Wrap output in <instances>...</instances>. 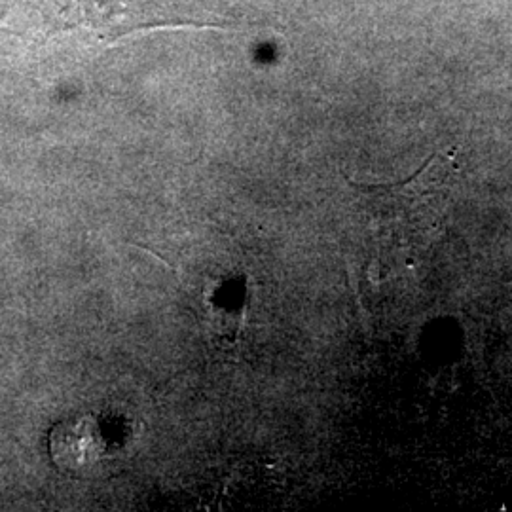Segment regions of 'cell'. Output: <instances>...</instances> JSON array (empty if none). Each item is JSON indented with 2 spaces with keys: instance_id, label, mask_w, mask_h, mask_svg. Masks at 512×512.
<instances>
[{
  "instance_id": "cell-1",
  "label": "cell",
  "mask_w": 512,
  "mask_h": 512,
  "mask_svg": "<svg viewBox=\"0 0 512 512\" xmlns=\"http://www.w3.org/2000/svg\"><path fill=\"white\" fill-rule=\"evenodd\" d=\"M50 33L82 31L114 42L129 33L154 27H220L230 29L226 0H23Z\"/></svg>"
},
{
  "instance_id": "cell-2",
  "label": "cell",
  "mask_w": 512,
  "mask_h": 512,
  "mask_svg": "<svg viewBox=\"0 0 512 512\" xmlns=\"http://www.w3.org/2000/svg\"><path fill=\"white\" fill-rule=\"evenodd\" d=\"M454 171V154H435L410 179L391 184L349 183L372 230L399 245L429 236Z\"/></svg>"
}]
</instances>
